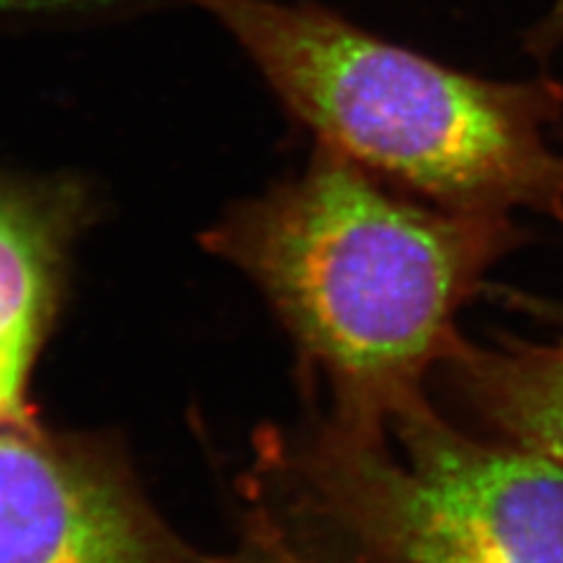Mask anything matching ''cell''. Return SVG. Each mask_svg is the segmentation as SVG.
I'll list each match as a JSON object with an SVG mask.
<instances>
[{
  "mask_svg": "<svg viewBox=\"0 0 563 563\" xmlns=\"http://www.w3.org/2000/svg\"><path fill=\"white\" fill-rule=\"evenodd\" d=\"M186 0H0V20H78Z\"/></svg>",
  "mask_w": 563,
  "mask_h": 563,
  "instance_id": "8992f818",
  "label": "cell"
},
{
  "mask_svg": "<svg viewBox=\"0 0 563 563\" xmlns=\"http://www.w3.org/2000/svg\"><path fill=\"white\" fill-rule=\"evenodd\" d=\"M186 3L233 35L314 144L434 207L563 221L559 80L465 74L314 3Z\"/></svg>",
  "mask_w": 563,
  "mask_h": 563,
  "instance_id": "7a4b0ae2",
  "label": "cell"
},
{
  "mask_svg": "<svg viewBox=\"0 0 563 563\" xmlns=\"http://www.w3.org/2000/svg\"><path fill=\"white\" fill-rule=\"evenodd\" d=\"M275 451L298 526L266 515L317 563H563V455L472 437L426 393Z\"/></svg>",
  "mask_w": 563,
  "mask_h": 563,
  "instance_id": "3957f363",
  "label": "cell"
},
{
  "mask_svg": "<svg viewBox=\"0 0 563 563\" xmlns=\"http://www.w3.org/2000/svg\"><path fill=\"white\" fill-rule=\"evenodd\" d=\"M523 242L512 217L434 207L322 144L205 235L258 287L343 418L426 393L465 343L457 314Z\"/></svg>",
  "mask_w": 563,
  "mask_h": 563,
  "instance_id": "6da1fadb",
  "label": "cell"
},
{
  "mask_svg": "<svg viewBox=\"0 0 563 563\" xmlns=\"http://www.w3.org/2000/svg\"><path fill=\"white\" fill-rule=\"evenodd\" d=\"M0 563H190L120 457L90 437L0 428Z\"/></svg>",
  "mask_w": 563,
  "mask_h": 563,
  "instance_id": "277c9868",
  "label": "cell"
},
{
  "mask_svg": "<svg viewBox=\"0 0 563 563\" xmlns=\"http://www.w3.org/2000/svg\"><path fill=\"white\" fill-rule=\"evenodd\" d=\"M85 211L74 184L0 174V428L33 426L26 385L57 314Z\"/></svg>",
  "mask_w": 563,
  "mask_h": 563,
  "instance_id": "5b68a950",
  "label": "cell"
},
{
  "mask_svg": "<svg viewBox=\"0 0 563 563\" xmlns=\"http://www.w3.org/2000/svg\"><path fill=\"white\" fill-rule=\"evenodd\" d=\"M209 563H317L263 512L246 540L231 554Z\"/></svg>",
  "mask_w": 563,
  "mask_h": 563,
  "instance_id": "52a82bcc",
  "label": "cell"
},
{
  "mask_svg": "<svg viewBox=\"0 0 563 563\" xmlns=\"http://www.w3.org/2000/svg\"><path fill=\"white\" fill-rule=\"evenodd\" d=\"M523 47L536 59H550L563 47V0H552L540 20L526 31Z\"/></svg>",
  "mask_w": 563,
  "mask_h": 563,
  "instance_id": "ba28073f",
  "label": "cell"
}]
</instances>
